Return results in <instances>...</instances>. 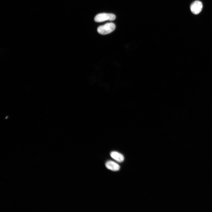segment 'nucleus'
<instances>
[{
	"label": "nucleus",
	"mask_w": 212,
	"mask_h": 212,
	"mask_svg": "<svg viewBox=\"0 0 212 212\" xmlns=\"http://www.w3.org/2000/svg\"><path fill=\"white\" fill-rule=\"evenodd\" d=\"M203 5L201 2L196 1L193 3L190 6V9L192 13L194 14H199L202 10Z\"/></svg>",
	"instance_id": "3"
},
{
	"label": "nucleus",
	"mask_w": 212,
	"mask_h": 212,
	"mask_svg": "<svg viewBox=\"0 0 212 212\" xmlns=\"http://www.w3.org/2000/svg\"><path fill=\"white\" fill-rule=\"evenodd\" d=\"M110 155L113 159L118 162H122L124 160L123 155L117 152H113L111 153Z\"/></svg>",
	"instance_id": "5"
},
{
	"label": "nucleus",
	"mask_w": 212,
	"mask_h": 212,
	"mask_svg": "<svg viewBox=\"0 0 212 212\" xmlns=\"http://www.w3.org/2000/svg\"><path fill=\"white\" fill-rule=\"evenodd\" d=\"M116 18V16L114 14L102 13L96 16L94 20L97 22H101L107 21H113Z\"/></svg>",
	"instance_id": "2"
},
{
	"label": "nucleus",
	"mask_w": 212,
	"mask_h": 212,
	"mask_svg": "<svg viewBox=\"0 0 212 212\" xmlns=\"http://www.w3.org/2000/svg\"><path fill=\"white\" fill-rule=\"evenodd\" d=\"M114 23H110L99 27L97 29L98 33L102 35L108 34L112 32L115 29Z\"/></svg>",
	"instance_id": "1"
},
{
	"label": "nucleus",
	"mask_w": 212,
	"mask_h": 212,
	"mask_svg": "<svg viewBox=\"0 0 212 212\" xmlns=\"http://www.w3.org/2000/svg\"><path fill=\"white\" fill-rule=\"evenodd\" d=\"M105 166L108 169L114 171H119L120 168L117 164L112 161H109L107 162Z\"/></svg>",
	"instance_id": "4"
}]
</instances>
